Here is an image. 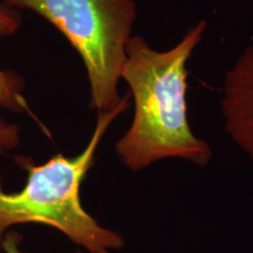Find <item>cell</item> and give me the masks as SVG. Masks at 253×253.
Instances as JSON below:
<instances>
[{
  "label": "cell",
  "mask_w": 253,
  "mask_h": 253,
  "mask_svg": "<svg viewBox=\"0 0 253 253\" xmlns=\"http://www.w3.org/2000/svg\"><path fill=\"white\" fill-rule=\"evenodd\" d=\"M207 21L186 32L172 48H151L141 36H132L126 46L121 79L134 97V118L115 145L121 162L131 171L166 160L182 158L207 167L212 151L192 132L186 116V63L203 38Z\"/></svg>",
  "instance_id": "cell-1"
},
{
  "label": "cell",
  "mask_w": 253,
  "mask_h": 253,
  "mask_svg": "<svg viewBox=\"0 0 253 253\" xmlns=\"http://www.w3.org/2000/svg\"><path fill=\"white\" fill-rule=\"evenodd\" d=\"M130 106V93L108 112H97L96 125L84 149L77 156L56 154L42 164L31 157L17 156L15 162L27 172L18 192H6L0 175V252L12 227L40 224L60 231L87 253H110L125 246L120 233L100 225L81 204L80 189L91 167L103 136L112 123Z\"/></svg>",
  "instance_id": "cell-2"
},
{
  "label": "cell",
  "mask_w": 253,
  "mask_h": 253,
  "mask_svg": "<svg viewBox=\"0 0 253 253\" xmlns=\"http://www.w3.org/2000/svg\"><path fill=\"white\" fill-rule=\"evenodd\" d=\"M48 21L84 61L90 87L89 107L108 112L118 106L126 46L137 8L134 0H0Z\"/></svg>",
  "instance_id": "cell-3"
},
{
  "label": "cell",
  "mask_w": 253,
  "mask_h": 253,
  "mask_svg": "<svg viewBox=\"0 0 253 253\" xmlns=\"http://www.w3.org/2000/svg\"><path fill=\"white\" fill-rule=\"evenodd\" d=\"M220 108L226 132L253 162V40L226 73Z\"/></svg>",
  "instance_id": "cell-4"
},
{
  "label": "cell",
  "mask_w": 253,
  "mask_h": 253,
  "mask_svg": "<svg viewBox=\"0 0 253 253\" xmlns=\"http://www.w3.org/2000/svg\"><path fill=\"white\" fill-rule=\"evenodd\" d=\"M21 15L18 9L0 1V38L12 37L20 30ZM24 81L17 73L0 67V108L15 113L30 112L27 101L23 96Z\"/></svg>",
  "instance_id": "cell-5"
},
{
  "label": "cell",
  "mask_w": 253,
  "mask_h": 253,
  "mask_svg": "<svg viewBox=\"0 0 253 253\" xmlns=\"http://www.w3.org/2000/svg\"><path fill=\"white\" fill-rule=\"evenodd\" d=\"M20 142V128L18 125L0 118V154L14 150L19 147Z\"/></svg>",
  "instance_id": "cell-6"
},
{
  "label": "cell",
  "mask_w": 253,
  "mask_h": 253,
  "mask_svg": "<svg viewBox=\"0 0 253 253\" xmlns=\"http://www.w3.org/2000/svg\"><path fill=\"white\" fill-rule=\"evenodd\" d=\"M23 237L15 230H9L1 243V251L4 253H27L21 249Z\"/></svg>",
  "instance_id": "cell-7"
},
{
  "label": "cell",
  "mask_w": 253,
  "mask_h": 253,
  "mask_svg": "<svg viewBox=\"0 0 253 253\" xmlns=\"http://www.w3.org/2000/svg\"><path fill=\"white\" fill-rule=\"evenodd\" d=\"M74 253H82V250H81V249H78L77 251H75Z\"/></svg>",
  "instance_id": "cell-8"
}]
</instances>
